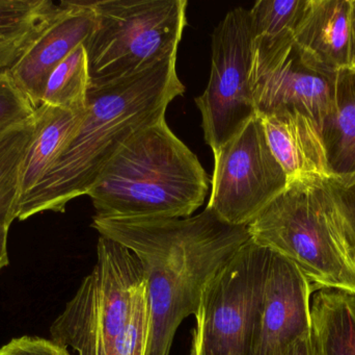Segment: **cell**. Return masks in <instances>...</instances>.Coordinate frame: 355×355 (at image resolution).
Returning <instances> with one entry per match:
<instances>
[{"label":"cell","instance_id":"1","mask_svg":"<svg viewBox=\"0 0 355 355\" xmlns=\"http://www.w3.org/2000/svg\"><path fill=\"white\" fill-rule=\"evenodd\" d=\"M92 227L130 250L147 287V355H171L181 323L196 316L211 281L250 240L248 226L232 225L213 210L172 219H101Z\"/></svg>","mask_w":355,"mask_h":355},{"label":"cell","instance_id":"2","mask_svg":"<svg viewBox=\"0 0 355 355\" xmlns=\"http://www.w3.org/2000/svg\"><path fill=\"white\" fill-rule=\"evenodd\" d=\"M185 93L177 56L128 79L91 87L74 139L41 183L19 202L17 220L64 213L87 195L107 163L141 129L166 118L168 104Z\"/></svg>","mask_w":355,"mask_h":355},{"label":"cell","instance_id":"3","mask_svg":"<svg viewBox=\"0 0 355 355\" xmlns=\"http://www.w3.org/2000/svg\"><path fill=\"white\" fill-rule=\"evenodd\" d=\"M209 179L166 118L135 133L87 195L101 219L187 218L204 204Z\"/></svg>","mask_w":355,"mask_h":355},{"label":"cell","instance_id":"4","mask_svg":"<svg viewBox=\"0 0 355 355\" xmlns=\"http://www.w3.org/2000/svg\"><path fill=\"white\" fill-rule=\"evenodd\" d=\"M248 229L257 245L293 263L313 293L355 296L354 240L327 179L290 181Z\"/></svg>","mask_w":355,"mask_h":355},{"label":"cell","instance_id":"5","mask_svg":"<svg viewBox=\"0 0 355 355\" xmlns=\"http://www.w3.org/2000/svg\"><path fill=\"white\" fill-rule=\"evenodd\" d=\"M186 0H95L85 46L89 88L139 74L178 56L187 25Z\"/></svg>","mask_w":355,"mask_h":355},{"label":"cell","instance_id":"6","mask_svg":"<svg viewBox=\"0 0 355 355\" xmlns=\"http://www.w3.org/2000/svg\"><path fill=\"white\" fill-rule=\"evenodd\" d=\"M146 290L137 256L100 236L97 262L50 327L54 343L78 355H112Z\"/></svg>","mask_w":355,"mask_h":355},{"label":"cell","instance_id":"7","mask_svg":"<svg viewBox=\"0 0 355 355\" xmlns=\"http://www.w3.org/2000/svg\"><path fill=\"white\" fill-rule=\"evenodd\" d=\"M271 251L250 240L207 287L196 315V355H248Z\"/></svg>","mask_w":355,"mask_h":355},{"label":"cell","instance_id":"8","mask_svg":"<svg viewBox=\"0 0 355 355\" xmlns=\"http://www.w3.org/2000/svg\"><path fill=\"white\" fill-rule=\"evenodd\" d=\"M337 74L304 51L293 33L252 39L250 83L257 116L297 110L321 131L335 110Z\"/></svg>","mask_w":355,"mask_h":355},{"label":"cell","instance_id":"9","mask_svg":"<svg viewBox=\"0 0 355 355\" xmlns=\"http://www.w3.org/2000/svg\"><path fill=\"white\" fill-rule=\"evenodd\" d=\"M252 35L250 10H230L212 33L210 77L196 104L213 154L257 116L250 89Z\"/></svg>","mask_w":355,"mask_h":355},{"label":"cell","instance_id":"10","mask_svg":"<svg viewBox=\"0 0 355 355\" xmlns=\"http://www.w3.org/2000/svg\"><path fill=\"white\" fill-rule=\"evenodd\" d=\"M213 154L207 208L230 224L248 226L287 188V175L271 152L258 116Z\"/></svg>","mask_w":355,"mask_h":355},{"label":"cell","instance_id":"11","mask_svg":"<svg viewBox=\"0 0 355 355\" xmlns=\"http://www.w3.org/2000/svg\"><path fill=\"white\" fill-rule=\"evenodd\" d=\"M313 294L297 267L271 251L248 355H288L300 339L310 335Z\"/></svg>","mask_w":355,"mask_h":355},{"label":"cell","instance_id":"12","mask_svg":"<svg viewBox=\"0 0 355 355\" xmlns=\"http://www.w3.org/2000/svg\"><path fill=\"white\" fill-rule=\"evenodd\" d=\"M95 25L92 1L64 0L49 24L8 68L15 83L35 108L41 106L52 71L91 35Z\"/></svg>","mask_w":355,"mask_h":355},{"label":"cell","instance_id":"13","mask_svg":"<svg viewBox=\"0 0 355 355\" xmlns=\"http://www.w3.org/2000/svg\"><path fill=\"white\" fill-rule=\"evenodd\" d=\"M258 117L267 143L285 171L288 183L306 177L331 176L324 141L312 118L291 108Z\"/></svg>","mask_w":355,"mask_h":355},{"label":"cell","instance_id":"14","mask_svg":"<svg viewBox=\"0 0 355 355\" xmlns=\"http://www.w3.org/2000/svg\"><path fill=\"white\" fill-rule=\"evenodd\" d=\"M352 0H306L296 43L331 70L352 67Z\"/></svg>","mask_w":355,"mask_h":355},{"label":"cell","instance_id":"15","mask_svg":"<svg viewBox=\"0 0 355 355\" xmlns=\"http://www.w3.org/2000/svg\"><path fill=\"white\" fill-rule=\"evenodd\" d=\"M37 112L39 124L23 166L21 199L51 170L74 139L87 113L79 114L46 104H41Z\"/></svg>","mask_w":355,"mask_h":355},{"label":"cell","instance_id":"16","mask_svg":"<svg viewBox=\"0 0 355 355\" xmlns=\"http://www.w3.org/2000/svg\"><path fill=\"white\" fill-rule=\"evenodd\" d=\"M313 355H355V296L319 290L311 299Z\"/></svg>","mask_w":355,"mask_h":355},{"label":"cell","instance_id":"17","mask_svg":"<svg viewBox=\"0 0 355 355\" xmlns=\"http://www.w3.org/2000/svg\"><path fill=\"white\" fill-rule=\"evenodd\" d=\"M331 174L355 171V68L338 71L335 110L321 129Z\"/></svg>","mask_w":355,"mask_h":355},{"label":"cell","instance_id":"18","mask_svg":"<svg viewBox=\"0 0 355 355\" xmlns=\"http://www.w3.org/2000/svg\"><path fill=\"white\" fill-rule=\"evenodd\" d=\"M58 10L52 0H0V70L20 58Z\"/></svg>","mask_w":355,"mask_h":355},{"label":"cell","instance_id":"19","mask_svg":"<svg viewBox=\"0 0 355 355\" xmlns=\"http://www.w3.org/2000/svg\"><path fill=\"white\" fill-rule=\"evenodd\" d=\"M37 124L35 110L33 118L0 133V227H10L17 219L23 166Z\"/></svg>","mask_w":355,"mask_h":355},{"label":"cell","instance_id":"20","mask_svg":"<svg viewBox=\"0 0 355 355\" xmlns=\"http://www.w3.org/2000/svg\"><path fill=\"white\" fill-rule=\"evenodd\" d=\"M89 89V58L85 44H80L48 77L41 104L85 113Z\"/></svg>","mask_w":355,"mask_h":355},{"label":"cell","instance_id":"21","mask_svg":"<svg viewBox=\"0 0 355 355\" xmlns=\"http://www.w3.org/2000/svg\"><path fill=\"white\" fill-rule=\"evenodd\" d=\"M306 0H259L250 8L252 39L293 33Z\"/></svg>","mask_w":355,"mask_h":355},{"label":"cell","instance_id":"22","mask_svg":"<svg viewBox=\"0 0 355 355\" xmlns=\"http://www.w3.org/2000/svg\"><path fill=\"white\" fill-rule=\"evenodd\" d=\"M37 108L15 83L8 68L0 70V133L33 118Z\"/></svg>","mask_w":355,"mask_h":355},{"label":"cell","instance_id":"23","mask_svg":"<svg viewBox=\"0 0 355 355\" xmlns=\"http://www.w3.org/2000/svg\"><path fill=\"white\" fill-rule=\"evenodd\" d=\"M352 233L355 246V171L327 179Z\"/></svg>","mask_w":355,"mask_h":355},{"label":"cell","instance_id":"24","mask_svg":"<svg viewBox=\"0 0 355 355\" xmlns=\"http://www.w3.org/2000/svg\"><path fill=\"white\" fill-rule=\"evenodd\" d=\"M0 355H71L68 349L52 340L21 337L0 348Z\"/></svg>","mask_w":355,"mask_h":355},{"label":"cell","instance_id":"25","mask_svg":"<svg viewBox=\"0 0 355 355\" xmlns=\"http://www.w3.org/2000/svg\"><path fill=\"white\" fill-rule=\"evenodd\" d=\"M10 227H0V271L10 264L8 252V237Z\"/></svg>","mask_w":355,"mask_h":355},{"label":"cell","instance_id":"26","mask_svg":"<svg viewBox=\"0 0 355 355\" xmlns=\"http://www.w3.org/2000/svg\"><path fill=\"white\" fill-rule=\"evenodd\" d=\"M288 355H313L310 335L300 339L290 350Z\"/></svg>","mask_w":355,"mask_h":355},{"label":"cell","instance_id":"27","mask_svg":"<svg viewBox=\"0 0 355 355\" xmlns=\"http://www.w3.org/2000/svg\"><path fill=\"white\" fill-rule=\"evenodd\" d=\"M352 67L355 65V0H352Z\"/></svg>","mask_w":355,"mask_h":355},{"label":"cell","instance_id":"28","mask_svg":"<svg viewBox=\"0 0 355 355\" xmlns=\"http://www.w3.org/2000/svg\"><path fill=\"white\" fill-rule=\"evenodd\" d=\"M189 355H194L193 352H192L191 349H190Z\"/></svg>","mask_w":355,"mask_h":355},{"label":"cell","instance_id":"29","mask_svg":"<svg viewBox=\"0 0 355 355\" xmlns=\"http://www.w3.org/2000/svg\"><path fill=\"white\" fill-rule=\"evenodd\" d=\"M192 350V349H191ZM192 352H193V350H192ZM193 354H194V352H193ZM194 355H196V354H194Z\"/></svg>","mask_w":355,"mask_h":355},{"label":"cell","instance_id":"30","mask_svg":"<svg viewBox=\"0 0 355 355\" xmlns=\"http://www.w3.org/2000/svg\"><path fill=\"white\" fill-rule=\"evenodd\" d=\"M354 68H355V65H354Z\"/></svg>","mask_w":355,"mask_h":355}]
</instances>
